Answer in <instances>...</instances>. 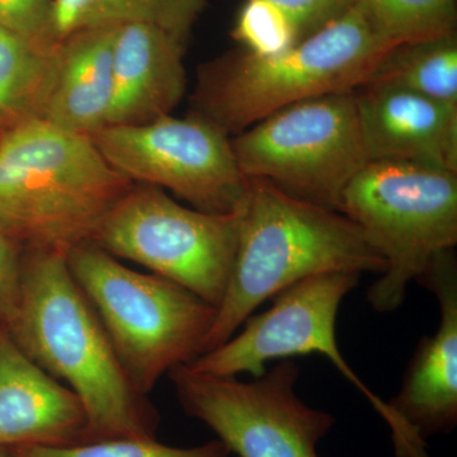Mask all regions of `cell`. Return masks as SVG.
<instances>
[{"label": "cell", "instance_id": "obj_1", "mask_svg": "<svg viewBox=\"0 0 457 457\" xmlns=\"http://www.w3.org/2000/svg\"><path fill=\"white\" fill-rule=\"evenodd\" d=\"M29 359L86 409V441L156 438L159 414L129 380L66 254L26 249L17 317L7 329Z\"/></svg>", "mask_w": 457, "mask_h": 457}, {"label": "cell", "instance_id": "obj_2", "mask_svg": "<svg viewBox=\"0 0 457 457\" xmlns=\"http://www.w3.org/2000/svg\"><path fill=\"white\" fill-rule=\"evenodd\" d=\"M233 269L204 352L231 338L258 306L328 272H375L386 262L345 213L248 179Z\"/></svg>", "mask_w": 457, "mask_h": 457}, {"label": "cell", "instance_id": "obj_3", "mask_svg": "<svg viewBox=\"0 0 457 457\" xmlns=\"http://www.w3.org/2000/svg\"><path fill=\"white\" fill-rule=\"evenodd\" d=\"M131 185L89 135L41 119L0 135V222L26 249L92 243Z\"/></svg>", "mask_w": 457, "mask_h": 457}, {"label": "cell", "instance_id": "obj_4", "mask_svg": "<svg viewBox=\"0 0 457 457\" xmlns=\"http://www.w3.org/2000/svg\"><path fill=\"white\" fill-rule=\"evenodd\" d=\"M389 50L354 5L278 55L245 51L204 66L192 114L236 137L297 102L354 92Z\"/></svg>", "mask_w": 457, "mask_h": 457}, {"label": "cell", "instance_id": "obj_5", "mask_svg": "<svg viewBox=\"0 0 457 457\" xmlns=\"http://www.w3.org/2000/svg\"><path fill=\"white\" fill-rule=\"evenodd\" d=\"M66 262L137 392L147 395L162 376L204 353L216 318L212 303L93 243L71 249Z\"/></svg>", "mask_w": 457, "mask_h": 457}, {"label": "cell", "instance_id": "obj_6", "mask_svg": "<svg viewBox=\"0 0 457 457\" xmlns=\"http://www.w3.org/2000/svg\"><path fill=\"white\" fill-rule=\"evenodd\" d=\"M353 221L386 262L366 300L375 312L403 305L436 255L457 245V171L402 162H369L342 195Z\"/></svg>", "mask_w": 457, "mask_h": 457}, {"label": "cell", "instance_id": "obj_7", "mask_svg": "<svg viewBox=\"0 0 457 457\" xmlns=\"http://www.w3.org/2000/svg\"><path fill=\"white\" fill-rule=\"evenodd\" d=\"M362 273L328 272L303 279L273 297L269 311L251 315L242 330L188 363L196 371L218 376L260 378L266 363L320 353L342 372L383 418L392 432L396 457H428L422 440L380 396L361 380L345 360L336 338L343 299L359 285Z\"/></svg>", "mask_w": 457, "mask_h": 457}, {"label": "cell", "instance_id": "obj_8", "mask_svg": "<svg viewBox=\"0 0 457 457\" xmlns=\"http://www.w3.org/2000/svg\"><path fill=\"white\" fill-rule=\"evenodd\" d=\"M246 179L339 212L342 195L369 163L354 92L297 102L231 137Z\"/></svg>", "mask_w": 457, "mask_h": 457}, {"label": "cell", "instance_id": "obj_9", "mask_svg": "<svg viewBox=\"0 0 457 457\" xmlns=\"http://www.w3.org/2000/svg\"><path fill=\"white\" fill-rule=\"evenodd\" d=\"M240 212L185 206L164 189L132 183L102 222L93 245L146 267L218 309L236 258Z\"/></svg>", "mask_w": 457, "mask_h": 457}, {"label": "cell", "instance_id": "obj_10", "mask_svg": "<svg viewBox=\"0 0 457 457\" xmlns=\"http://www.w3.org/2000/svg\"><path fill=\"white\" fill-rule=\"evenodd\" d=\"M180 407L239 457H319V442L336 418L295 392L299 368L290 359L245 383L237 376L179 366L168 372Z\"/></svg>", "mask_w": 457, "mask_h": 457}, {"label": "cell", "instance_id": "obj_11", "mask_svg": "<svg viewBox=\"0 0 457 457\" xmlns=\"http://www.w3.org/2000/svg\"><path fill=\"white\" fill-rule=\"evenodd\" d=\"M90 137L129 182L164 189L200 212L231 213L242 206L249 179L237 164L231 137L196 114L107 126Z\"/></svg>", "mask_w": 457, "mask_h": 457}, {"label": "cell", "instance_id": "obj_12", "mask_svg": "<svg viewBox=\"0 0 457 457\" xmlns=\"http://www.w3.org/2000/svg\"><path fill=\"white\" fill-rule=\"evenodd\" d=\"M440 306V324L411 356L402 386L389 405L422 440L457 425V261L453 249L436 255L417 279Z\"/></svg>", "mask_w": 457, "mask_h": 457}, {"label": "cell", "instance_id": "obj_13", "mask_svg": "<svg viewBox=\"0 0 457 457\" xmlns=\"http://www.w3.org/2000/svg\"><path fill=\"white\" fill-rule=\"evenodd\" d=\"M369 162L457 171V106L383 86L354 90Z\"/></svg>", "mask_w": 457, "mask_h": 457}, {"label": "cell", "instance_id": "obj_14", "mask_svg": "<svg viewBox=\"0 0 457 457\" xmlns=\"http://www.w3.org/2000/svg\"><path fill=\"white\" fill-rule=\"evenodd\" d=\"M86 409L0 328V446L65 447L86 441Z\"/></svg>", "mask_w": 457, "mask_h": 457}, {"label": "cell", "instance_id": "obj_15", "mask_svg": "<svg viewBox=\"0 0 457 457\" xmlns=\"http://www.w3.org/2000/svg\"><path fill=\"white\" fill-rule=\"evenodd\" d=\"M185 42L145 23L117 27L113 92L106 126H137L170 116L186 92Z\"/></svg>", "mask_w": 457, "mask_h": 457}, {"label": "cell", "instance_id": "obj_16", "mask_svg": "<svg viewBox=\"0 0 457 457\" xmlns=\"http://www.w3.org/2000/svg\"><path fill=\"white\" fill-rule=\"evenodd\" d=\"M116 33L117 27L84 29L60 42L56 82L44 120L89 137L106 126Z\"/></svg>", "mask_w": 457, "mask_h": 457}, {"label": "cell", "instance_id": "obj_17", "mask_svg": "<svg viewBox=\"0 0 457 457\" xmlns=\"http://www.w3.org/2000/svg\"><path fill=\"white\" fill-rule=\"evenodd\" d=\"M59 47L42 46L0 26V129L44 120L59 68ZM0 134V135H2Z\"/></svg>", "mask_w": 457, "mask_h": 457}, {"label": "cell", "instance_id": "obj_18", "mask_svg": "<svg viewBox=\"0 0 457 457\" xmlns=\"http://www.w3.org/2000/svg\"><path fill=\"white\" fill-rule=\"evenodd\" d=\"M206 0H53L57 44L74 33L101 27L145 23L185 42Z\"/></svg>", "mask_w": 457, "mask_h": 457}, {"label": "cell", "instance_id": "obj_19", "mask_svg": "<svg viewBox=\"0 0 457 457\" xmlns=\"http://www.w3.org/2000/svg\"><path fill=\"white\" fill-rule=\"evenodd\" d=\"M365 86L393 87L457 106L455 33L387 51Z\"/></svg>", "mask_w": 457, "mask_h": 457}, {"label": "cell", "instance_id": "obj_20", "mask_svg": "<svg viewBox=\"0 0 457 457\" xmlns=\"http://www.w3.org/2000/svg\"><path fill=\"white\" fill-rule=\"evenodd\" d=\"M356 5L389 49L455 33L456 0H357Z\"/></svg>", "mask_w": 457, "mask_h": 457}, {"label": "cell", "instance_id": "obj_21", "mask_svg": "<svg viewBox=\"0 0 457 457\" xmlns=\"http://www.w3.org/2000/svg\"><path fill=\"white\" fill-rule=\"evenodd\" d=\"M22 457H228L219 440L195 447H173L156 438H113L65 447H18Z\"/></svg>", "mask_w": 457, "mask_h": 457}, {"label": "cell", "instance_id": "obj_22", "mask_svg": "<svg viewBox=\"0 0 457 457\" xmlns=\"http://www.w3.org/2000/svg\"><path fill=\"white\" fill-rule=\"evenodd\" d=\"M231 35L255 56H275L300 41L290 18L270 0H246Z\"/></svg>", "mask_w": 457, "mask_h": 457}, {"label": "cell", "instance_id": "obj_23", "mask_svg": "<svg viewBox=\"0 0 457 457\" xmlns=\"http://www.w3.org/2000/svg\"><path fill=\"white\" fill-rule=\"evenodd\" d=\"M0 26L42 46L55 47L53 0H0Z\"/></svg>", "mask_w": 457, "mask_h": 457}, {"label": "cell", "instance_id": "obj_24", "mask_svg": "<svg viewBox=\"0 0 457 457\" xmlns=\"http://www.w3.org/2000/svg\"><path fill=\"white\" fill-rule=\"evenodd\" d=\"M26 246L0 222V326L9 329L17 317Z\"/></svg>", "mask_w": 457, "mask_h": 457}, {"label": "cell", "instance_id": "obj_25", "mask_svg": "<svg viewBox=\"0 0 457 457\" xmlns=\"http://www.w3.org/2000/svg\"><path fill=\"white\" fill-rule=\"evenodd\" d=\"M290 18L300 41L335 22L356 5L357 0H270Z\"/></svg>", "mask_w": 457, "mask_h": 457}, {"label": "cell", "instance_id": "obj_26", "mask_svg": "<svg viewBox=\"0 0 457 457\" xmlns=\"http://www.w3.org/2000/svg\"><path fill=\"white\" fill-rule=\"evenodd\" d=\"M0 457H22L18 447L0 446Z\"/></svg>", "mask_w": 457, "mask_h": 457}, {"label": "cell", "instance_id": "obj_27", "mask_svg": "<svg viewBox=\"0 0 457 457\" xmlns=\"http://www.w3.org/2000/svg\"><path fill=\"white\" fill-rule=\"evenodd\" d=\"M3 326H0V328H2Z\"/></svg>", "mask_w": 457, "mask_h": 457}]
</instances>
